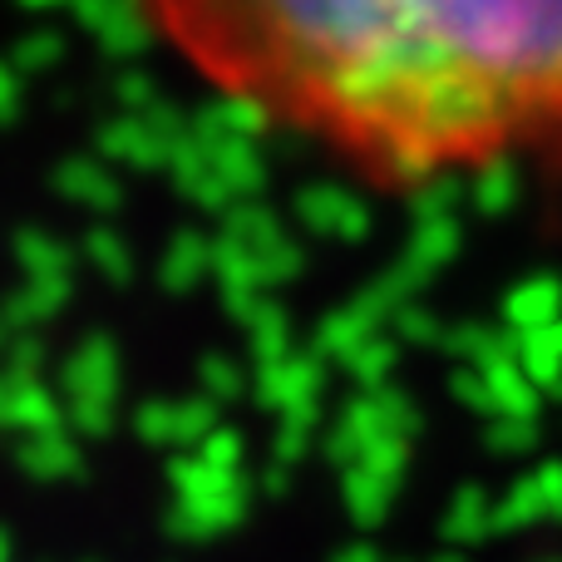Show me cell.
<instances>
[{
	"label": "cell",
	"mask_w": 562,
	"mask_h": 562,
	"mask_svg": "<svg viewBox=\"0 0 562 562\" xmlns=\"http://www.w3.org/2000/svg\"><path fill=\"white\" fill-rule=\"evenodd\" d=\"M223 99L375 193L562 164V0H138Z\"/></svg>",
	"instance_id": "obj_1"
}]
</instances>
